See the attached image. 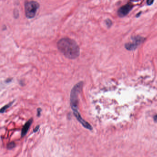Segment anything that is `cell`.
Returning a JSON list of instances; mask_svg holds the SVG:
<instances>
[{"label": "cell", "instance_id": "obj_1", "mask_svg": "<svg viewBox=\"0 0 157 157\" xmlns=\"http://www.w3.org/2000/svg\"><path fill=\"white\" fill-rule=\"evenodd\" d=\"M84 82H79L74 86L70 94V105L77 120L82 125L84 128L89 130H92L93 128L89 123L82 118L81 115L78 111L79 104V95L84 86Z\"/></svg>", "mask_w": 157, "mask_h": 157}, {"label": "cell", "instance_id": "obj_2", "mask_svg": "<svg viewBox=\"0 0 157 157\" xmlns=\"http://www.w3.org/2000/svg\"><path fill=\"white\" fill-rule=\"evenodd\" d=\"M59 50L67 58L73 60L79 56L80 50L75 41L69 38H63L57 43Z\"/></svg>", "mask_w": 157, "mask_h": 157}, {"label": "cell", "instance_id": "obj_3", "mask_svg": "<svg viewBox=\"0 0 157 157\" xmlns=\"http://www.w3.org/2000/svg\"><path fill=\"white\" fill-rule=\"evenodd\" d=\"M39 7L40 5L37 2L34 1L26 2L25 3L26 17L28 19H32L35 17Z\"/></svg>", "mask_w": 157, "mask_h": 157}, {"label": "cell", "instance_id": "obj_4", "mask_svg": "<svg viewBox=\"0 0 157 157\" xmlns=\"http://www.w3.org/2000/svg\"><path fill=\"white\" fill-rule=\"evenodd\" d=\"M145 38L143 37H140L139 36H135L132 37L133 42L131 43H126L125 47L127 50L130 51L135 50L139 45L143 43L145 41Z\"/></svg>", "mask_w": 157, "mask_h": 157}, {"label": "cell", "instance_id": "obj_5", "mask_svg": "<svg viewBox=\"0 0 157 157\" xmlns=\"http://www.w3.org/2000/svg\"><path fill=\"white\" fill-rule=\"evenodd\" d=\"M133 7V5L131 3H128L122 6L118 11V16L120 17H124L125 16L132 10Z\"/></svg>", "mask_w": 157, "mask_h": 157}, {"label": "cell", "instance_id": "obj_6", "mask_svg": "<svg viewBox=\"0 0 157 157\" xmlns=\"http://www.w3.org/2000/svg\"><path fill=\"white\" fill-rule=\"evenodd\" d=\"M33 119L31 118L24 125V126L22 129L21 133V137H23L27 134V132L29 130L30 127H31L32 123L33 122Z\"/></svg>", "mask_w": 157, "mask_h": 157}, {"label": "cell", "instance_id": "obj_7", "mask_svg": "<svg viewBox=\"0 0 157 157\" xmlns=\"http://www.w3.org/2000/svg\"><path fill=\"white\" fill-rule=\"evenodd\" d=\"M14 103V101H13L10 102L9 104H8L7 105H5V106L3 107L1 109V111H0L1 113H5V112L6 111V110H7V109L8 108H9V107L13 104V103Z\"/></svg>", "mask_w": 157, "mask_h": 157}, {"label": "cell", "instance_id": "obj_8", "mask_svg": "<svg viewBox=\"0 0 157 157\" xmlns=\"http://www.w3.org/2000/svg\"><path fill=\"white\" fill-rule=\"evenodd\" d=\"M15 147V143L14 142H10L7 145V148L8 149L11 150L13 149Z\"/></svg>", "mask_w": 157, "mask_h": 157}, {"label": "cell", "instance_id": "obj_9", "mask_svg": "<svg viewBox=\"0 0 157 157\" xmlns=\"http://www.w3.org/2000/svg\"><path fill=\"white\" fill-rule=\"evenodd\" d=\"M106 24L108 26V27H110L112 25V22L110 20H107L106 21Z\"/></svg>", "mask_w": 157, "mask_h": 157}, {"label": "cell", "instance_id": "obj_10", "mask_svg": "<svg viewBox=\"0 0 157 157\" xmlns=\"http://www.w3.org/2000/svg\"><path fill=\"white\" fill-rule=\"evenodd\" d=\"M154 2V0H147V3L148 5H151Z\"/></svg>", "mask_w": 157, "mask_h": 157}, {"label": "cell", "instance_id": "obj_11", "mask_svg": "<svg viewBox=\"0 0 157 157\" xmlns=\"http://www.w3.org/2000/svg\"><path fill=\"white\" fill-rule=\"evenodd\" d=\"M41 111H42V109L41 108H38L37 109V116L38 117L41 116Z\"/></svg>", "mask_w": 157, "mask_h": 157}, {"label": "cell", "instance_id": "obj_12", "mask_svg": "<svg viewBox=\"0 0 157 157\" xmlns=\"http://www.w3.org/2000/svg\"><path fill=\"white\" fill-rule=\"evenodd\" d=\"M39 128H40V125H39L36 126V128L33 130V132L35 133V132H37V131H38V130H39Z\"/></svg>", "mask_w": 157, "mask_h": 157}, {"label": "cell", "instance_id": "obj_13", "mask_svg": "<svg viewBox=\"0 0 157 157\" xmlns=\"http://www.w3.org/2000/svg\"><path fill=\"white\" fill-rule=\"evenodd\" d=\"M154 120L155 122H157V115H155L154 117Z\"/></svg>", "mask_w": 157, "mask_h": 157}]
</instances>
